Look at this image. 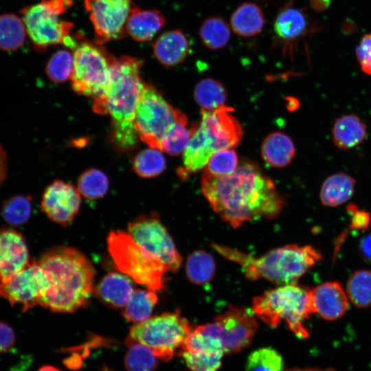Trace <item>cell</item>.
<instances>
[{"mask_svg": "<svg viewBox=\"0 0 371 371\" xmlns=\"http://www.w3.org/2000/svg\"><path fill=\"white\" fill-rule=\"evenodd\" d=\"M201 185L212 210L234 228L260 218H273L284 206L273 181L249 161H243L227 176L204 171Z\"/></svg>", "mask_w": 371, "mask_h": 371, "instance_id": "cell-1", "label": "cell"}, {"mask_svg": "<svg viewBox=\"0 0 371 371\" xmlns=\"http://www.w3.org/2000/svg\"><path fill=\"white\" fill-rule=\"evenodd\" d=\"M142 61L129 56L115 59L105 93L93 99V110L111 118V139L120 152L132 150L139 137L134 126L136 106L144 87L141 76Z\"/></svg>", "mask_w": 371, "mask_h": 371, "instance_id": "cell-2", "label": "cell"}, {"mask_svg": "<svg viewBox=\"0 0 371 371\" xmlns=\"http://www.w3.org/2000/svg\"><path fill=\"white\" fill-rule=\"evenodd\" d=\"M38 262L54 284L40 306L56 313H73L88 304L95 270L82 253L73 247L58 246L43 253Z\"/></svg>", "mask_w": 371, "mask_h": 371, "instance_id": "cell-3", "label": "cell"}, {"mask_svg": "<svg viewBox=\"0 0 371 371\" xmlns=\"http://www.w3.org/2000/svg\"><path fill=\"white\" fill-rule=\"evenodd\" d=\"M225 258L239 264L250 280L262 278L276 284L295 283L322 258L314 247L288 245L254 257L230 247L212 244Z\"/></svg>", "mask_w": 371, "mask_h": 371, "instance_id": "cell-4", "label": "cell"}, {"mask_svg": "<svg viewBox=\"0 0 371 371\" xmlns=\"http://www.w3.org/2000/svg\"><path fill=\"white\" fill-rule=\"evenodd\" d=\"M232 111V108L225 105L213 111L201 110V120L192 126L179 176L185 179L204 168L215 152L233 148L239 144L243 130Z\"/></svg>", "mask_w": 371, "mask_h": 371, "instance_id": "cell-5", "label": "cell"}, {"mask_svg": "<svg viewBox=\"0 0 371 371\" xmlns=\"http://www.w3.org/2000/svg\"><path fill=\"white\" fill-rule=\"evenodd\" d=\"M251 311L256 317L271 327L285 321L295 335L305 339L309 333L304 320L314 313L311 290L295 283L281 285L255 297Z\"/></svg>", "mask_w": 371, "mask_h": 371, "instance_id": "cell-6", "label": "cell"}, {"mask_svg": "<svg viewBox=\"0 0 371 371\" xmlns=\"http://www.w3.org/2000/svg\"><path fill=\"white\" fill-rule=\"evenodd\" d=\"M110 255L119 270L145 286L159 291L164 287V276L168 271L164 264L147 252L127 232L111 231L107 237Z\"/></svg>", "mask_w": 371, "mask_h": 371, "instance_id": "cell-7", "label": "cell"}, {"mask_svg": "<svg viewBox=\"0 0 371 371\" xmlns=\"http://www.w3.org/2000/svg\"><path fill=\"white\" fill-rule=\"evenodd\" d=\"M72 89L76 93L95 99L102 95L110 83L115 58L101 44L91 41L78 43L74 49Z\"/></svg>", "mask_w": 371, "mask_h": 371, "instance_id": "cell-8", "label": "cell"}, {"mask_svg": "<svg viewBox=\"0 0 371 371\" xmlns=\"http://www.w3.org/2000/svg\"><path fill=\"white\" fill-rule=\"evenodd\" d=\"M191 330L188 321L177 310L136 324L128 337L148 347L158 359L168 361L182 348Z\"/></svg>", "mask_w": 371, "mask_h": 371, "instance_id": "cell-9", "label": "cell"}, {"mask_svg": "<svg viewBox=\"0 0 371 371\" xmlns=\"http://www.w3.org/2000/svg\"><path fill=\"white\" fill-rule=\"evenodd\" d=\"M186 117L172 106L155 87L145 83L134 119V126L141 141L150 148L160 150L161 139L168 128L177 121Z\"/></svg>", "mask_w": 371, "mask_h": 371, "instance_id": "cell-10", "label": "cell"}, {"mask_svg": "<svg viewBox=\"0 0 371 371\" xmlns=\"http://www.w3.org/2000/svg\"><path fill=\"white\" fill-rule=\"evenodd\" d=\"M71 3V0H42L21 11L27 34L36 50L43 52L50 45L63 44L69 36L74 24L60 20L59 15Z\"/></svg>", "mask_w": 371, "mask_h": 371, "instance_id": "cell-11", "label": "cell"}, {"mask_svg": "<svg viewBox=\"0 0 371 371\" xmlns=\"http://www.w3.org/2000/svg\"><path fill=\"white\" fill-rule=\"evenodd\" d=\"M53 281L38 262L30 261L21 270L0 280V296L23 312L39 305L53 289Z\"/></svg>", "mask_w": 371, "mask_h": 371, "instance_id": "cell-12", "label": "cell"}, {"mask_svg": "<svg viewBox=\"0 0 371 371\" xmlns=\"http://www.w3.org/2000/svg\"><path fill=\"white\" fill-rule=\"evenodd\" d=\"M196 328L218 339L225 353H233L240 351L251 343L258 324L251 310L230 306L212 322Z\"/></svg>", "mask_w": 371, "mask_h": 371, "instance_id": "cell-13", "label": "cell"}, {"mask_svg": "<svg viewBox=\"0 0 371 371\" xmlns=\"http://www.w3.org/2000/svg\"><path fill=\"white\" fill-rule=\"evenodd\" d=\"M127 233L147 252L160 260L168 271L176 272L182 258L157 214L141 215L128 223Z\"/></svg>", "mask_w": 371, "mask_h": 371, "instance_id": "cell-14", "label": "cell"}, {"mask_svg": "<svg viewBox=\"0 0 371 371\" xmlns=\"http://www.w3.org/2000/svg\"><path fill=\"white\" fill-rule=\"evenodd\" d=\"M93 23L96 43L122 38L126 25L134 5L131 0H85Z\"/></svg>", "mask_w": 371, "mask_h": 371, "instance_id": "cell-15", "label": "cell"}, {"mask_svg": "<svg viewBox=\"0 0 371 371\" xmlns=\"http://www.w3.org/2000/svg\"><path fill=\"white\" fill-rule=\"evenodd\" d=\"M81 194L69 183L57 179L45 188L41 199V209L52 221L63 226L70 224L79 212Z\"/></svg>", "mask_w": 371, "mask_h": 371, "instance_id": "cell-16", "label": "cell"}, {"mask_svg": "<svg viewBox=\"0 0 371 371\" xmlns=\"http://www.w3.org/2000/svg\"><path fill=\"white\" fill-rule=\"evenodd\" d=\"M319 26L307 13L295 5L293 1L286 3L278 12L273 31L283 50L292 52L300 41L316 32Z\"/></svg>", "mask_w": 371, "mask_h": 371, "instance_id": "cell-17", "label": "cell"}, {"mask_svg": "<svg viewBox=\"0 0 371 371\" xmlns=\"http://www.w3.org/2000/svg\"><path fill=\"white\" fill-rule=\"evenodd\" d=\"M30 261L28 248L23 236L12 229H1L0 280L19 271Z\"/></svg>", "mask_w": 371, "mask_h": 371, "instance_id": "cell-18", "label": "cell"}, {"mask_svg": "<svg viewBox=\"0 0 371 371\" xmlns=\"http://www.w3.org/2000/svg\"><path fill=\"white\" fill-rule=\"evenodd\" d=\"M314 313L326 320L340 318L348 309V299L337 282H326L311 290Z\"/></svg>", "mask_w": 371, "mask_h": 371, "instance_id": "cell-19", "label": "cell"}, {"mask_svg": "<svg viewBox=\"0 0 371 371\" xmlns=\"http://www.w3.org/2000/svg\"><path fill=\"white\" fill-rule=\"evenodd\" d=\"M156 59L164 66L171 67L183 63L188 56L190 43L179 30H172L161 34L153 46Z\"/></svg>", "mask_w": 371, "mask_h": 371, "instance_id": "cell-20", "label": "cell"}, {"mask_svg": "<svg viewBox=\"0 0 371 371\" xmlns=\"http://www.w3.org/2000/svg\"><path fill=\"white\" fill-rule=\"evenodd\" d=\"M133 291L131 280L115 272L104 276L95 290L98 297L102 302L115 308H124Z\"/></svg>", "mask_w": 371, "mask_h": 371, "instance_id": "cell-21", "label": "cell"}, {"mask_svg": "<svg viewBox=\"0 0 371 371\" xmlns=\"http://www.w3.org/2000/svg\"><path fill=\"white\" fill-rule=\"evenodd\" d=\"M165 17L157 10H142L134 5L128 18L126 31L135 41H148L165 24Z\"/></svg>", "mask_w": 371, "mask_h": 371, "instance_id": "cell-22", "label": "cell"}, {"mask_svg": "<svg viewBox=\"0 0 371 371\" xmlns=\"http://www.w3.org/2000/svg\"><path fill=\"white\" fill-rule=\"evenodd\" d=\"M265 23V14L261 8L255 3L246 1L234 10L229 25L236 34L251 37L261 32Z\"/></svg>", "mask_w": 371, "mask_h": 371, "instance_id": "cell-23", "label": "cell"}, {"mask_svg": "<svg viewBox=\"0 0 371 371\" xmlns=\"http://www.w3.org/2000/svg\"><path fill=\"white\" fill-rule=\"evenodd\" d=\"M295 153L292 139L282 132L268 135L261 146V155L269 166L282 168L289 165Z\"/></svg>", "mask_w": 371, "mask_h": 371, "instance_id": "cell-24", "label": "cell"}, {"mask_svg": "<svg viewBox=\"0 0 371 371\" xmlns=\"http://www.w3.org/2000/svg\"><path fill=\"white\" fill-rule=\"evenodd\" d=\"M333 140L335 146L343 150L352 148L360 144L367 135V126L355 115L338 117L333 124Z\"/></svg>", "mask_w": 371, "mask_h": 371, "instance_id": "cell-25", "label": "cell"}, {"mask_svg": "<svg viewBox=\"0 0 371 371\" xmlns=\"http://www.w3.org/2000/svg\"><path fill=\"white\" fill-rule=\"evenodd\" d=\"M355 180L348 174L338 172L323 182L319 196L323 205L335 207L348 201L353 195Z\"/></svg>", "mask_w": 371, "mask_h": 371, "instance_id": "cell-26", "label": "cell"}, {"mask_svg": "<svg viewBox=\"0 0 371 371\" xmlns=\"http://www.w3.org/2000/svg\"><path fill=\"white\" fill-rule=\"evenodd\" d=\"M27 32L23 19L14 14L0 15V49L14 52L23 44Z\"/></svg>", "mask_w": 371, "mask_h": 371, "instance_id": "cell-27", "label": "cell"}, {"mask_svg": "<svg viewBox=\"0 0 371 371\" xmlns=\"http://www.w3.org/2000/svg\"><path fill=\"white\" fill-rule=\"evenodd\" d=\"M157 300L156 291L135 289L124 308L123 315L129 322L141 323L149 318Z\"/></svg>", "mask_w": 371, "mask_h": 371, "instance_id": "cell-28", "label": "cell"}, {"mask_svg": "<svg viewBox=\"0 0 371 371\" xmlns=\"http://www.w3.org/2000/svg\"><path fill=\"white\" fill-rule=\"evenodd\" d=\"M230 25L220 16L207 18L199 29V36L203 45L210 50L224 47L231 38Z\"/></svg>", "mask_w": 371, "mask_h": 371, "instance_id": "cell-29", "label": "cell"}, {"mask_svg": "<svg viewBox=\"0 0 371 371\" xmlns=\"http://www.w3.org/2000/svg\"><path fill=\"white\" fill-rule=\"evenodd\" d=\"M194 99L201 110L213 111L225 105L227 93L223 85L216 80L204 78L195 86Z\"/></svg>", "mask_w": 371, "mask_h": 371, "instance_id": "cell-30", "label": "cell"}, {"mask_svg": "<svg viewBox=\"0 0 371 371\" xmlns=\"http://www.w3.org/2000/svg\"><path fill=\"white\" fill-rule=\"evenodd\" d=\"M186 271L190 282L198 285L204 284L210 282L214 276L215 261L209 253L197 250L188 256Z\"/></svg>", "mask_w": 371, "mask_h": 371, "instance_id": "cell-31", "label": "cell"}, {"mask_svg": "<svg viewBox=\"0 0 371 371\" xmlns=\"http://www.w3.org/2000/svg\"><path fill=\"white\" fill-rule=\"evenodd\" d=\"M127 351L124 356V366L128 371H155L157 357L148 347L129 337L126 341Z\"/></svg>", "mask_w": 371, "mask_h": 371, "instance_id": "cell-32", "label": "cell"}, {"mask_svg": "<svg viewBox=\"0 0 371 371\" xmlns=\"http://www.w3.org/2000/svg\"><path fill=\"white\" fill-rule=\"evenodd\" d=\"M192 132V126H188L187 117L177 121L163 135L160 142V150L170 155L181 154L188 144Z\"/></svg>", "mask_w": 371, "mask_h": 371, "instance_id": "cell-33", "label": "cell"}, {"mask_svg": "<svg viewBox=\"0 0 371 371\" xmlns=\"http://www.w3.org/2000/svg\"><path fill=\"white\" fill-rule=\"evenodd\" d=\"M133 168L141 177H155L165 170L166 159L162 151L149 147L135 155L133 159Z\"/></svg>", "mask_w": 371, "mask_h": 371, "instance_id": "cell-34", "label": "cell"}, {"mask_svg": "<svg viewBox=\"0 0 371 371\" xmlns=\"http://www.w3.org/2000/svg\"><path fill=\"white\" fill-rule=\"evenodd\" d=\"M77 188L80 194L89 200L104 196L109 189V179L100 170L90 168L83 172L78 179Z\"/></svg>", "mask_w": 371, "mask_h": 371, "instance_id": "cell-35", "label": "cell"}, {"mask_svg": "<svg viewBox=\"0 0 371 371\" xmlns=\"http://www.w3.org/2000/svg\"><path fill=\"white\" fill-rule=\"evenodd\" d=\"M347 293L352 303L358 308L371 305V271L359 270L353 273L347 282Z\"/></svg>", "mask_w": 371, "mask_h": 371, "instance_id": "cell-36", "label": "cell"}, {"mask_svg": "<svg viewBox=\"0 0 371 371\" xmlns=\"http://www.w3.org/2000/svg\"><path fill=\"white\" fill-rule=\"evenodd\" d=\"M245 371H284L282 357L271 347L259 348L249 355Z\"/></svg>", "mask_w": 371, "mask_h": 371, "instance_id": "cell-37", "label": "cell"}, {"mask_svg": "<svg viewBox=\"0 0 371 371\" xmlns=\"http://www.w3.org/2000/svg\"><path fill=\"white\" fill-rule=\"evenodd\" d=\"M74 69V56L66 49L56 51L49 59L45 72L49 80L62 83L71 78Z\"/></svg>", "mask_w": 371, "mask_h": 371, "instance_id": "cell-38", "label": "cell"}, {"mask_svg": "<svg viewBox=\"0 0 371 371\" xmlns=\"http://www.w3.org/2000/svg\"><path fill=\"white\" fill-rule=\"evenodd\" d=\"M1 214L10 225H21L30 217L32 203L30 197L17 195L7 199L3 204Z\"/></svg>", "mask_w": 371, "mask_h": 371, "instance_id": "cell-39", "label": "cell"}, {"mask_svg": "<svg viewBox=\"0 0 371 371\" xmlns=\"http://www.w3.org/2000/svg\"><path fill=\"white\" fill-rule=\"evenodd\" d=\"M187 366L192 371H217L221 366L224 352L186 351L180 350Z\"/></svg>", "mask_w": 371, "mask_h": 371, "instance_id": "cell-40", "label": "cell"}, {"mask_svg": "<svg viewBox=\"0 0 371 371\" xmlns=\"http://www.w3.org/2000/svg\"><path fill=\"white\" fill-rule=\"evenodd\" d=\"M236 153L232 148L215 152L204 168V171L216 177H223L233 173L238 166Z\"/></svg>", "mask_w": 371, "mask_h": 371, "instance_id": "cell-41", "label": "cell"}, {"mask_svg": "<svg viewBox=\"0 0 371 371\" xmlns=\"http://www.w3.org/2000/svg\"><path fill=\"white\" fill-rule=\"evenodd\" d=\"M361 70L371 76V34L364 35L356 49Z\"/></svg>", "mask_w": 371, "mask_h": 371, "instance_id": "cell-42", "label": "cell"}, {"mask_svg": "<svg viewBox=\"0 0 371 371\" xmlns=\"http://www.w3.org/2000/svg\"><path fill=\"white\" fill-rule=\"evenodd\" d=\"M16 335L11 326L0 322V354L9 351L14 345Z\"/></svg>", "mask_w": 371, "mask_h": 371, "instance_id": "cell-43", "label": "cell"}, {"mask_svg": "<svg viewBox=\"0 0 371 371\" xmlns=\"http://www.w3.org/2000/svg\"><path fill=\"white\" fill-rule=\"evenodd\" d=\"M348 209L352 214L351 227L358 229H367L370 221V214L364 211L358 210L354 205H350Z\"/></svg>", "mask_w": 371, "mask_h": 371, "instance_id": "cell-44", "label": "cell"}, {"mask_svg": "<svg viewBox=\"0 0 371 371\" xmlns=\"http://www.w3.org/2000/svg\"><path fill=\"white\" fill-rule=\"evenodd\" d=\"M359 251L362 258L371 263V232L368 233L361 239Z\"/></svg>", "mask_w": 371, "mask_h": 371, "instance_id": "cell-45", "label": "cell"}, {"mask_svg": "<svg viewBox=\"0 0 371 371\" xmlns=\"http://www.w3.org/2000/svg\"><path fill=\"white\" fill-rule=\"evenodd\" d=\"M7 174V157L3 148L0 144V186L4 181Z\"/></svg>", "mask_w": 371, "mask_h": 371, "instance_id": "cell-46", "label": "cell"}, {"mask_svg": "<svg viewBox=\"0 0 371 371\" xmlns=\"http://www.w3.org/2000/svg\"><path fill=\"white\" fill-rule=\"evenodd\" d=\"M330 5V0H310L311 8L317 12L326 10Z\"/></svg>", "mask_w": 371, "mask_h": 371, "instance_id": "cell-47", "label": "cell"}, {"mask_svg": "<svg viewBox=\"0 0 371 371\" xmlns=\"http://www.w3.org/2000/svg\"><path fill=\"white\" fill-rule=\"evenodd\" d=\"M38 371H61L59 369L52 366H43L41 367Z\"/></svg>", "mask_w": 371, "mask_h": 371, "instance_id": "cell-48", "label": "cell"}, {"mask_svg": "<svg viewBox=\"0 0 371 371\" xmlns=\"http://www.w3.org/2000/svg\"><path fill=\"white\" fill-rule=\"evenodd\" d=\"M303 371H336V370L333 368H327V369L309 368V369L303 370Z\"/></svg>", "mask_w": 371, "mask_h": 371, "instance_id": "cell-49", "label": "cell"}, {"mask_svg": "<svg viewBox=\"0 0 371 371\" xmlns=\"http://www.w3.org/2000/svg\"><path fill=\"white\" fill-rule=\"evenodd\" d=\"M289 371H303V370H300V369H292V370H290Z\"/></svg>", "mask_w": 371, "mask_h": 371, "instance_id": "cell-50", "label": "cell"}, {"mask_svg": "<svg viewBox=\"0 0 371 371\" xmlns=\"http://www.w3.org/2000/svg\"><path fill=\"white\" fill-rule=\"evenodd\" d=\"M102 371H109L107 369H104Z\"/></svg>", "mask_w": 371, "mask_h": 371, "instance_id": "cell-51", "label": "cell"}]
</instances>
